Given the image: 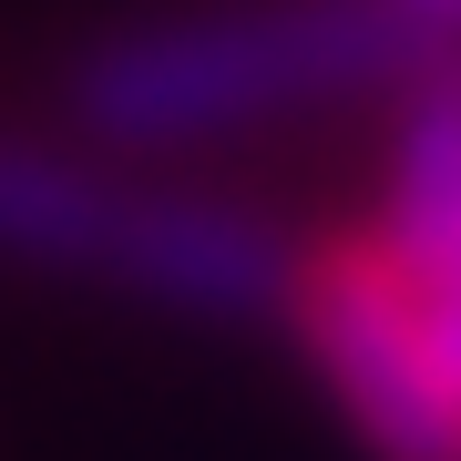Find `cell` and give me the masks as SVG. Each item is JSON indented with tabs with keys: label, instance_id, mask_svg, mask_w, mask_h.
<instances>
[{
	"label": "cell",
	"instance_id": "cell-1",
	"mask_svg": "<svg viewBox=\"0 0 461 461\" xmlns=\"http://www.w3.org/2000/svg\"><path fill=\"white\" fill-rule=\"evenodd\" d=\"M420 21L390 0H215V11L133 21L72 62V123L93 144H205L236 123H277L308 103L400 93L430 62Z\"/></svg>",
	"mask_w": 461,
	"mask_h": 461
},
{
	"label": "cell",
	"instance_id": "cell-2",
	"mask_svg": "<svg viewBox=\"0 0 461 461\" xmlns=\"http://www.w3.org/2000/svg\"><path fill=\"white\" fill-rule=\"evenodd\" d=\"M277 329L297 339V359L318 369L329 411L369 461H461V379L379 226H329L297 247Z\"/></svg>",
	"mask_w": 461,
	"mask_h": 461
},
{
	"label": "cell",
	"instance_id": "cell-3",
	"mask_svg": "<svg viewBox=\"0 0 461 461\" xmlns=\"http://www.w3.org/2000/svg\"><path fill=\"white\" fill-rule=\"evenodd\" d=\"M287 277H297V247L267 226L257 205L154 195V185L123 195L113 257H103V287L144 297V308H175V318H205V329L287 318Z\"/></svg>",
	"mask_w": 461,
	"mask_h": 461
},
{
	"label": "cell",
	"instance_id": "cell-4",
	"mask_svg": "<svg viewBox=\"0 0 461 461\" xmlns=\"http://www.w3.org/2000/svg\"><path fill=\"white\" fill-rule=\"evenodd\" d=\"M379 236L411 267V297L441 339V359L461 379V41H441L430 62L400 83L390 123V185H379Z\"/></svg>",
	"mask_w": 461,
	"mask_h": 461
},
{
	"label": "cell",
	"instance_id": "cell-5",
	"mask_svg": "<svg viewBox=\"0 0 461 461\" xmlns=\"http://www.w3.org/2000/svg\"><path fill=\"white\" fill-rule=\"evenodd\" d=\"M123 175L83 165V154H51V144H0V257L51 267V277H103L123 226Z\"/></svg>",
	"mask_w": 461,
	"mask_h": 461
},
{
	"label": "cell",
	"instance_id": "cell-6",
	"mask_svg": "<svg viewBox=\"0 0 461 461\" xmlns=\"http://www.w3.org/2000/svg\"><path fill=\"white\" fill-rule=\"evenodd\" d=\"M400 21H420L430 41H461V0H390Z\"/></svg>",
	"mask_w": 461,
	"mask_h": 461
}]
</instances>
